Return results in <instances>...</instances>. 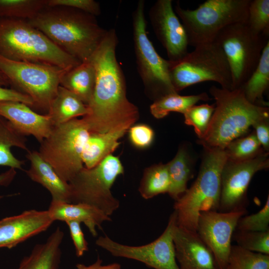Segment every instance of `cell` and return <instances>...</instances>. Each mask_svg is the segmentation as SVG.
I'll use <instances>...</instances> for the list:
<instances>
[{
    "instance_id": "cell-33",
    "label": "cell",
    "mask_w": 269,
    "mask_h": 269,
    "mask_svg": "<svg viewBox=\"0 0 269 269\" xmlns=\"http://www.w3.org/2000/svg\"><path fill=\"white\" fill-rule=\"evenodd\" d=\"M261 145L253 132L230 142L225 148L227 159L244 161L252 158L261 152Z\"/></svg>"
},
{
    "instance_id": "cell-19",
    "label": "cell",
    "mask_w": 269,
    "mask_h": 269,
    "mask_svg": "<svg viewBox=\"0 0 269 269\" xmlns=\"http://www.w3.org/2000/svg\"><path fill=\"white\" fill-rule=\"evenodd\" d=\"M0 116L8 121L22 135H32L39 143L49 135L53 127L47 114L37 113L21 102H0Z\"/></svg>"
},
{
    "instance_id": "cell-38",
    "label": "cell",
    "mask_w": 269,
    "mask_h": 269,
    "mask_svg": "<svg viewBox=\"0 0 269 269\" xmlns=\"http://www.w3.org/2000/svg\"><path fill=\"white\" fill-rule=\"evenodd\" d=\"M47 6L68 7L83 11L95 16L101 13L99 2L94 0H47Z\"/></svg>"
},
{
    "instance_id": "cell-27",
    "label": "cell",
    "mask_w": 269,
    "mask_h": 269,
    "mask_svg": "<svg viewBox=\"0 0 269 269\" xmlns=\"http://www.w3.org/2000/svg\"><path fill=\"white\" fill-rule=\"evenodd\" d=\"M269 86V41L262 51L259 62L251 76L241 87L251 103L267 107L263 95Z\"/></svg>"
},
{
    "instance_id": "cell-39",
    "label": "cell",
    "mask_w": 269,
    "mask_h": 269,
    "mask_svg": "<svg viewBox=\"0 0 269 269\" xmlns=\"http://www.w3.org/2000/svg\"><path fill=\"white\" fill-rule=\"evenodd\" d=\"M129 138L135 147L144 148L150 145L154 138L153 130L144 124L133 125L129 129Z\"/></svg>"
},
{
    "instance_id": "cell-44",
    "label": "cell",
    "mask_w": 269,
    "mask_h": 269,
    "mask_svg": "<svg viewBox=\"0 0 269 269\" xmlns=\"http://www.w3.org/2000/svg\"><path fill=\"white\" fill-rule=\"evenodd\" d=\"M16 175L15 169L9 168L0 174V186H7L13 181Z\"/></svg>"
},
{
    "instance_id": "cell-32",
    "label": "cell",
    "mask_w": 269,
    "mask_h": 269,
    "mask_svg": "<svg viewBox=\"0 0 269 269\" xmlns=\"http://www.w3.org/2000/svg\"><path fill=\"white\" fill-rule=\"evenodd\" d=\"M226 269H269V255L232 245Z\"/></svg>"
},
{
    "instance_id": "cell-16",
    "label": "cell",
    "mask_w": 269,
    "mask_h": 269,
    "mask_svg": "<svg viewBox=\"0 0 269 269\" xmlns=\"http://www.w3.org/2000/svg\"><path fill=\"white\" fill-rule=\"evenodd\" d=\"M149 19L157 39L166 50L168 60L175 62L188 53L185 29L172 6L171 0H158L150 8Z\"/></svg>"
},
{
    "instance_id": "cell-18",
    "label": "cell",
    "mask_w": 269,
    "mask_h": 269,
    "mask_svg": "<svg viewBox=\"0 0 269 269\" xmlns=\"http://www.w3.org/2000/svg\"><path fill=\"white\" fill-rule=\"evenodd\" d=\"M173 243L180 269H220L213 253L196 232L177 224Z\"/></svg>"
},
{
    "instance_id": "cell-42",
    "label": "cell",
    "mask_w": 269,
    "mask_h": 269,
    "mask_svg": "<svg viewBox=\"0 0 269 269\" xmlns=\"http://www.w3.org/2000/svg\"><path fill=\"white\" fill-rule=\"evenodd\" d=\"M252 127L255 129L254 133L261 146L265 150L268 151L269 148V119L258 121Z\"/></svg>"
},
{
    "instance_id": "cell-1",
    "label": "cell",
    "mask_w": 269,
    "mask_h": 269,
    "mask_svg": "<svg viewBox=\"0 0 269 269\" xmlns=\"http://www.w3.org/2000/svg\"><path fill=\"white\" fill-rule=\"evenodd\" d=\"M118 43L115 30H108L90 59L96 69V82L89 113L82 118L90 133L129 129L139 117L137 108L127 97L124 75L116 57Z\"/></svg>"
},
{
    "instance_id": "cell-25",
    "label": "cell",
    "mask_w": 269,
    "mask_h": 269,
    "mask_svg": "<svg viewBox=\"0 0 269 269\" xmlns=\"http://www.w3.org/2000/svg\"><path fill=\"white\" fill-rule=\"evenodd\" d=\"M88 113V106L76 95L59 86L47 114L55 127Z\"/></svg>"
},
{
    "instance_id": "cell-8",
    "label": "cell",
    "mask_w": 269,
    "mask_h": 269,
    "mask_svg": "<svg viewBox=\"0 0 269 269\" xmlns=\"http://www.w3.org/2000/svg\"><path fill=\"white\" fill-rule=\"evenodd\" d=\"M90 132L83 119L53 127L38 151L65 181L69 182L84 166L82 155Z\"/></svg>"
},
{
    "instance_id": "cell-34",
    "label": "cell",
    "mask_w": 269,
    "mask_h": 269,
    "mask_svg": "<svg viewBox=\"0 0 269 269\" xmlns=\"http://www.w3.org/2000/svg\"><path fill=\"white\" fill-rule=\"evenodd\" d=\"M246 23L255 34L269 37V0H251Z\"/></svg>"
},
{
    "instance_id": "cell-40",
    "label": "cell",
    "mask_w": 269,
    "mask_h": 269,
    "mask_svg": "<svg viewBox=\"0 0 269 269\" xmlns=\"http://www.w3.org/2000/svg\"><path fill=\"white\" fill-rule=\"evenodd\" d=\"M68 226L70 236L78 257H82L88 250V243L81 228L80 223L69 221L65 222Z\"/></svg>"
},
{
    "instance_id": "cell-11",
    "label": "cell",
    "mask_w": 269,
    "mask_h": 269,
    "mask_svg": "<svg viewBox=\"0 0 269 269\" xmlns=\"http://www.w3.org/2000/svg\"><path fill=\"white\" fill-rule=\"evenodd\" d=\"M222 48L232 77V89L241 87L256 69L269 37L255 34L246 23L231 24L214 39Z\"/></svg>"
},
{
    "instance_id": "cell-37",
    "label": "cell",
    "mask_w": 269,
    "mask_h": 269,
    "mask_svg": "<svg viewBox=\"0 0 269 269\" xmlns=\"http://www.w3.org/2000/svg\"><path fill=\"white\" fill-rule=\"evenodd\" d=\"M237 230L264 232L269 230V196L264 207L257 213L242 216L238 221Z\"/></svg>"
},
{
    "instance_id": "cell-43",
    "label": "cell",
    "mask_w": 269,
    "mask_h": 269,
    "mask_svg": "<svg viewBox=\"0 0 269 269\" xmlns=\"http://www.w3.org/2000/svg\"><path fill=\"white\" fill-rule=\"evenodd\" d=\"M103 261L98 257L96 261L91 265L87 266L83 264H77V269H121V266L117 263H113L108 265H103Z\"/></svg>"
},
{
    "instance_id": "cell-10",
    "label": "cell",
    "mask_w": 269,
    "mask_h": 269,
    "mask_svg": "<svg viewBox=\"0 0 269 269\" xmlns=\"http://www.w3.org/2000/svg\"><path fill=\"white\" fill-rule=\"evenodd\" d=\"M124 173L120 159L112 154L92 168L84 166L69 182L71 203L90 205L110 217L120 207L111 188L117 177Z\"/></svg>"
},
{
    "instance_id": "cell-17",
    "label": "cell",
    "mask_w": 269,
    "mask_h": 269,
    "mask_svg": "<svg viewBox=\"0 0 269 269\" xmlns=\"http://www.w3.org/2000/svg\"><path fill=\"white\" fill-rule=\"evenodd\" d=\"M53 220L48 210L31 209L0 220V248L11 249L46 231Z\"/></svg>"
},
{
    "instance_id": "cell-20",
    "label": "cell",
    "mask_w": 269,
    "mask_h": 269,
    "mask_svg": "<svg viewBox=\"0 0 269 269\" xmlns=\"http://www.w3.org/2000/svg\"><path fill=\"white\" fill-rule=\"evenodd\" d=\"M25 156L30 162L29 168L24 170L27 176L46 189L51 195L52 201L71 203L69 183L57 174L38 151L29 150Z\"/></svg>"
},
{
    "instance_id": "cell-30",
    "label": "cell",
    "mask_w": 269,
    "mask_h": 269,
    "mask_svg": "<svg viewBox=\"0 0 269 269\" xmlns=\"http://www.w3.org/2000/svg\"><path fill=\"white\" fill-rule=\"evenodd\" d=\"M170 186L166 164L159 163L145 169L138 191L142 198L149 199L160 194L168 193Z\"/></svg>"
},
{
    "instance_id": "cell-7",
    "label": "cell",
    "mask_w": 269,
    "mask_h": 269,
    "mask_svg": "<svg viewBox=\"0 0 269 269\" xmlns=\"http://www.w3.org/2000/svg\"><path fill=\"white\" fill-rule=\"evenodd\" d=\"M169 76L177 93L206 81L216 82L223 89H232L227 60L222 48L214 41L195 47L178 61L170 62Z\"/></svg>"
},
{
    "instance_id": "cell-12",
    "label": "cell",
    "mask_w": 269,
    "mask_h": 269,
    "mask_svg": "<svg viewBox=\"0 0 269 269\" xmlns=\"http://www.w3.org/2000/svg\"><path fill=\"white\" fill-rule=\"evenodd\" d=\"M132 18L137 68L145 90L154 101L168 94L177 93L170 78L169 61L158 54L147 36L144 0L137 2Z\"/></svg>"
},
{
    "instance_id": "cell-24",
    "label": "cell",
    "mask_w": 269,
    "mask_h": 269,
    "mask_svg": "<svg viewBox=\"0 0 269 269\" xmlns=\"http://www.w3.org/2000/svg\"><path fill=\"white\" fill-rule=\"evenodd\" d=\"M95 67L89 59L66 71L60 86L76 95L87 106L90 103L95 85Z\"/></svg>"
},
{
    "instance_id": "cell-31",
    "label": "cell",
    "mask_w": 269,
    "mask_h": 269,
    "mask_svg": "<svg viewBox=\"0 0 269 269\" xmlns=\"http://www.w3.org/2000/svg\"><path fill=\"white\" fill-rule=\"evenodd\" d=\"M47 6V0H0V17L29 20Z\"/></svg>"
},
{
    "instance_id": "cell-46",
    "label": "cell",
    "mask_w": 269,
    "mask_h": 269,
    "mask_svg": "<svg viewBox=\"0 0 269 269\" xmlns=\"http://www.w3.org/2000/svg\"><path fill=\"white\" fill-rule=\"evenodd\" d=\"M4 197L3 195H0V200L3 198Z\"/></svg>"
},
{
    "instance_id": "cell-35",
    "label": "cell",
    "mask_w": 269,
    "mask_h": 269,
    "mask_svg": "<svg viewBox=\"0 0 269 269\" xmlns=\"http://www.w3.org/2000/svg\"><path fill=\"white\" fill-rule=\"evenodd\" d=\"M214 110L215 104L194 105L183 114L185 123L193 127L199 139L202 138L206 134Z\"/></svg>"
},
{
    "instance_id": "cell-45",
    "label": "cell",
    "mask_w": 269,
    "mask_h": 269,
    "mask_svg": "<svg viewBox=\"0 0 269 269\" xmlns=\"http://www.w3.org/2000/svg\"><path fill=\"white\" fill-rule=\"evenodd\" d=\"M0 85L1 86H8L9 83L6 77L0 71Z\"/></svg>"
},
{
    "instance_id": "cell-2",
    "label": "cell",
    "mask_w": 269,
    "mask_h": 269,
    "mask_svg": "<svg viewBox=\"0 0 269 269\" xmlns=\"http://www.w3.org/2000/svg\"><path fill=\"white\" fill-rule=\"evenodd\" d=\"M62 50L83 62L89 60L108 30L95 16L61 6H46L28 20Z\"/></svg>"
},
{
    "instance_id": "cell-23",
    "label": "cell",
    "mask_w": 269,
    "mask_h": 269,
    "mask_svg": "<svg viewBox=\"0 0 269 269\" xmlns=\"http://www.w3.org/2000/svg\"><path fill=\"white\" fill-rule=\"evenodd\" d=\"M128 130L123 128L104 133H90L82 155L84 167L92 168L111 154L119 146V140Z\"/></svg>"
},
{
    "instance_id": "cell-41",
    "label": "cell",
    "mask_w": 269,
    "mask_h": 269,
    "mask_svg": "<svg viewBox=\"0 0 269 269\" xmlns=\"http://www.w3.org/2000/svg\"><path fill=\"white\" fill-rule=\"evenodd\" d=\"M3 101L21 102L31 108L33 105L32 100L26 95L12 88L3 87L0 85V102Z\"/></svg>"
},
{
    "instance_id": "cell-29",
    "label": "cell",
    "mask_w": 269,
    "mask_h": 269,
    "mask_svg": "<svg viewBox=\"0 0 269 269\" xmlns=\"http://www.w3.org/2000/svg\"><path fill=\"white\" fill-rule=\"evenodd\" d=\"M209 100L206 93L189 96H181L178 93H170L154 101L150 106V112L155 118L162 119L172 112L184 114L198 102Z\"/></svg>"
},
{
    "instance_id": "cell-15",
    "label": "cell",
    "mask_w": 269,
    "mask_h": 269,
    "mask_svg": "<svg viewBox=\"0 0 269 269\" xmlns=\"http://www.w3.org/2000/svg\"><path fill=\"white\" fill-rule=\"evenodd\" d=\"M246 212V209H243L199 213L196 232L213 253L220 269H226L233 235L238 221Z\"/></svg>"
},
{
    "instance_id": "cell-5",
    "label": "cell",
    "mask_w": 269,
    "mask_h": 269,
    "mask_svg": "<svg viewBox=\"0 0 269 269\" xmlns=\"http://www.w3.org/2000/svg\"><path fill=\"white\" fill-rule=\"evenodd\" d=\"M196 179L173 206L178 227L196 232L199 213L218 211L221 192V172L227 161L224 149L205 148Z\"/></svg>"
},
{
    "instance_id": "cell-26",
    "label": "cell",
    "mask_w": 269,
    "mask_h": 269,
    "mask_svg": "<svg viewBox=\"0 0 269 269\" xmlns=\"http://www.w3.org/2000/svg\"><path fill=\"white\" fill-rule=\"evenodd\" d=\"M13 147L26 152L29 150L25 136L20 134L8 121L0 116V166L23 170L24 161L13 155L11 150Z\"/></svg>"
},
{
    "instance_id": "cell-13",
    "label": "cell",
    "mask_w": 269,
    "mask_h": 269,
    "mask_svg": "<svg viewBox=\"0 0 269 269\" xmlns=\"http://www.w3.org/2000/svg\"><path fill=\"white\" fill-rule=\"evenodd\" d=\"M176 226L177 214L174 210L163 232L148 244L138 246L126 245L113 240L107 235L99 237L95 243L114 257L135 260L154 269H180L173 243V233Z\"/></svg>"
},
{
    "instance_id": "cell-9",
    "label": "cell",
    "mask_w": 269,
    "mask_h": 269,
    "mask_svg": "<svg viewBox=\"0 0 269 269\" xmlns=\"http://www.w3.org/2000/svg\"><path fill=\"white\" fill-rule=\"evenodd\" d=\"M67 71L55 65L13 61L0 56V71L9 86L30 97L33 103L32 108L46 114Z\"/></svg>"
},
{
    "instance_id": "cell-21",
    "label": "cell",
    "mask_w": 269,
    "mask_h": 269,
    "mask_svg": "<svg viewBox=\"0 0 269 269\" xmlns=\"http://www.w3.org/2000/svg\"><path fill=\"white\" fill-rule=\"evenodd\" d=\"M47 210L53 221H74L84 224L94 237L97 235V228H100L103 223L111 220L101 210L85 203L51 201Z\"/></svg>"
},
{
    "instance_id": "cell-6",
    "label": "cell",
    "mask_w": 269,
    "mask_h": 269,
    "mask_svg": "<svg viewBox=\"0 0 269 269\" xmlns=\"http://www.w3.org/2000/svg\"><path fill=\"white\" fill-rule=\"evenodd\" d=\"M251 0H207L195 9H184L177 2L175 12L185 29L188 45L211 42L228 25L246 23Z\"/></svg>"
},
{
    "instance_id": "cell-3",
    "label": "cell",
    "mask_w": 269,
    "mask_h": 269,
    "mask_svg": "<svg viewBox=\"0 0 269 269\" xmlns=\"http://www.w3.org/2000/svg\"><path fill=\"white\" fill-rule=\"evenodd\" d=\"M209 92L215 100V110L206 134L199 140L204 148L225 149L255 123L269 118V108L249 102L241 87L228 90L213 86Z\"/></svg>"
},
{
    "instance_id": "cell-28",
    "label": "cell",
    "mask_w": 269,
    "mask_h": 269,
    "mask_svg": "<svg viewBox=\"0 0 269 269\" xmlns=\"http://www.w3.org/2000/svg\"><path fill=\"white\" fill-rule=\"evenodd\" d=\"M166 165L170 181L168 194L176 201L187 190V183L192 175L186 150L183 147H180L174 157Z\"/></svg>"
},
{
    "instance_id": "cell-14",
    "label": "cell",
    "mask_w": 269,
    "mask_h": 269,
    "mask_svg": "<svg viewBox=\"0 0 269 269\" xmlns=\"http://www.w3.org/2000/svg\"><path fill=\"white\" fill-rule=\"evenodd\" d=\"M269 167V153L264 151L248 160L227 159L221 172V192L218 211L246 209L249 185L258 171Z\"/></svg>"
},
{
    "instance_id": "cell-36",
    "label": "cell",
    "mask_w": 269,
    "mask_h": 269,
    "mask_svg": "<svg viewBox=\"0 0 269 269\" xmlns=\"http://www.w3.org/2000/svg\"><path fill=\"white\" fill-rule=\"evenodd\" d=\"M233 236L240 247L252 252L269 255V230L264 232L237 230Z\"/></svg>"
},
{
    "instance_id": "cell-4",
    "label": "cell",
    "mask_w": 269,
    "mask_h": 269,
    "mask_svg": "<svg viewBox=\"0 0 269 269\" xmlns=\"http://www.w3.org/2000/svg\"><path fill=\"white\" fill-rule=\"evenodd\" d=\"M0 56L68 70L81 63L57 47L27 20L4 17H0Z\"/></svg>"
},
{
    "instance_id": "cell-22",
    "label": "cell",
    "mask_w": 269,
    "mask_h": 269,
    "mask_svg": "<svg viewBox=\"0 0 269 269\" xmlns=\"http://www.w3.org/2000/svg\"><path fill=\"white\" fill-rule=\"evenodd\" d=\"M64 234L57 227L46 241L36 244L24 257L17 269H59L62 251L61 245Z\"/></svg>"
}]
</instances>
